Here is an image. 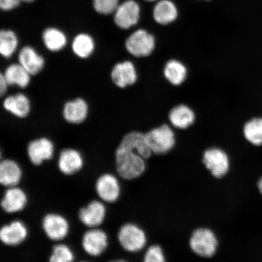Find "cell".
I'll return each mask as SVG.
<instances>
[{"label":"cell","instance_id":"obj_6","mask_svg":"<svg viewBox=\"0 0 262 262\" xmlns=\"http://www.w3.org/2000/svg\"><path fill=\"white\" fill-rule=\"evenodd\" d=\"M113 15L114 24L117 27L129 29L140 21V6L136 0H124L120 3Z\"/></svg>","mask_w":262,"mask_h":262},{"label":"cell","instance_id":"obj_8","mask_svg":"<svg viewBox=\"0 0 262 262\" xmlns=\"http://www.w3.org/2000/svg\"><path fill=\"white\" fill-rule=\"evenodd\" d=\"M41 225L45 234L51 241H63L70 233V223L63 215L58 213H49L45 215Z\"/></svg>","mask_w":262,"mask_h":262},{"label":"cell","instance_id":"obj_4","mask_svg":"<svg viewBox=\"0 0 262 262\" xmlns=\"http://www.w3.org/2000/svg\"><path fill=\"white\" fill-rule=\"evenodd\" d=\"M189 246L193 253L199 257L210 258L217 251V237L210 229L198 228L190 235Z\"/></svg>","mask_w":262,"mask_h":262},{"label":"cell","instance_id":"obj_12","mask_svg":"<svg viewBox=\"0 0 262 262\" xmlns=\"http://www.w3.org/2000/svg\"><path fill=\"white\" fill-rule=\"evenodd\" d=\"M95 189L101 201L114 204L121 195V186L119 179L111 173H105L98 177Z\"/></svg>","mask_w":262,"mask_h":262},{"label":"cell","instance_id":"obj_14","mask_svg":"<svg viewBox=\"0 0 262 262\" xmlns=\"http://www.w3.org/2000/svg\"><path fill=\"white\" fill-rule=\"evenodd\" d=\"M54 152V143L46 137L32 140L27 147L28 158L33 165L36 166H40L42 163L51 160Z\"/></svg>","mask_w":262,"mask_h":262},{"label":"cell","instance_id":"obj_30","mask_svg":"<svg viewBox=\"0 0 262 262\" xmlns=\"http://www.w3.org/2000/svg\"><path fill=\"white\" fill-rule=\"evenodd\" d=\"M74 252L69 246L64 244H58L55 245L52 249V253L49 257V261L71 262L74 261Z\"/></svg>","mask_w":262,"mask_h":262},{"label":"cell","instance_id":"obj_20","mask_svg":"<svg viewBox=\"0 0 262 262\" xmlns=\"http://www.w3.org/2000/svg\"><path fill=\"white\" fill-rule=\"evenodd\" d=\"M71 49L73 54L80 60H88L94 54L96 49V41L89 33H77L72 39Z\"/></svg>","mask_w":262,"mask_h":262},{"label":"cell","instance_id":"obj_13","mask_svg":"<svg viewBox=\"0 0 262 262\" xmlns=\"http://www.w3.org/2000/svg\"><path fill=\"white\" fill-rule=\"evenodd\" d=\"M61 114L65 122L75 125L82 124L89 116V104L83 97L72 98L64 103Z\"/></svg>","mask_w":262,"mask_h":262},{"label":"cell","instance_id":"obj_36","mask_svg":"<svg viewBox=\"0 0 262 262\" xmlns=\"http://www.w3.org/2000/svg\"><path fill=\"white\" fill-rule=\"evenodd\" d=\"M258 188H259L260 191L262 194V179L260 180V182L258 183Z\"/></svg>","mask_w":262,"mask_h":262},{"label":"cell","instance_id":"obj_25","mask_svg":"<svg viewBox=\"0 0 262 262\" xmlns=\"http://www.w3.org/2000/svg\"><path fill=\"white\" fill-rule=\"evenodd\" d=\"M22 177L21 166L15 160L6 159L0 162V185L6 188L18 186Z\"/></svg>","mask_w":262,"mask_h":262},{"label":"cell","instance_id":"obj_15","mask_svg":"<svg viewBox=\"0 0 262 262\" xmlns=\"http://www.w3.org/2000/svg\"><path fill=\"white\" fill-rule=\"evenodd\" d=\"M106 214L104 202L94 200L80 209L78 218L81 224L88 228H98L105 221Z\"/></svg>","mask_w":262,"mask_h":262},{"label":"cell","instance_id":"obj_26","mask_svg":"<svg viewBox=\"0 0 262 262\" xmlns=\"http://www.w3.org/2000/svg\"><path fill=\"white\" fill-rule=\"evenodd\" d=\"M20 48V39L15 31L0 29V57L9 60L17 54Z\"/></svg>","mask_w":262,"mask_h":262},{"label":"cell","instance_id":"obj_27","mask_svg":"<svg viewBox=\"0 0 262 262\" xmlns=\"http://www.w3.org/2000/svg\"><path fill=\"white\" fill-rule=\"evenodd\" d=\"M169 120L176 128L186 129L194 124L195 116L191 108L185 104H179L170 111Z\"/></svg>","mask_w":262,"mask_h":262},{"label":"cell","instance_id":"obj_17","mask_svg":"<svg viewBox=\"0 0 262 262\" xmlns=\"http://www.w3.org/2000/svg\"><path fill=\"white\" fill-rule=\"evenodd\" d=\"M28 229L24 222L16 220L0 228V241L8 247H16L26 241Z\"/></svg>","mask_w":262,"mask_h":262},{"label":"cell","instance_id":"obj_5","mask_svg":"<svg viewBox=\"0 0 262 262\" xmlns=\"http://www.w3.org/2000/svg\"><path fill=\"white\" fill-rule=\"evenodd\" d=\"M125 46L127 52L134 57H146L155 50V38L145 29H139L127 38Z\"/></svg>","mask_w":262,"mask_h":262},{"label":"cell","instance_id":"obj_28","mask_svg":"<svg viewBox=\"0 0 262 262\" xmlns=\"http://www.w3.org/2000/svg\"><path fill=\"white\" fill-rule=\"evenodd\" d=\"M164 75L170 83L174 86H179L185 81L187 70L182 62L171 60L167 62L164 68Z\"/></svg>","mask_w":262,"mask_h":262},{"label":"cell","instance_id":"obj_7","mask_svg":"<svg viewBox=\"0 0 262 262\" xmlns=\"http://www.w3.org/2000/svg\"><path fill=\"white\" fill-rule=\"evenodd\" d=\"M17 62L32 77L37 76L44 71L47 61L43 55L32 45L20 47L16 54Z\"/></svg>","mask_w":262,"mask_h":262},{"label":"cell","instance_id":"obj_24","mask_svg":"<svg viewBox=\"0 0 262 262\" xmlns=\"http://www.w3.org/2000/svg\"><path fill=\"white\" fill-rule=\"evenodd\" d=\"M119 145L134 150L145 160L149 159L152 156L146 142L145 134L140 131L134 130L126 134Z\"/></svg>","mask_w":262,"mask_h":262},{"label":"cell","instance_id":"obj_33","mask_svg":"<svg viewBox=\"0 0 262 262\" xmlns=\"http://www.w3.org/2000/svg\"><path fill=\"white\" fill-rule=\"evenodd\" d=\"M21 4V0H0V11L11 12L17 9Z\"/></svg>","mask_w":262,"mask_h":262},{"label":"cell","instance_id":"obj_22","mask_svg":"<svg viewBox=\"0 0 262 262\" xmlns=\"http://www.w3.org/2000/svg\"><path fill=\"white\" fill-rule=\"evenodd\" d=\"M3 73L9 87L24 90L30 86L33 77L18 62L8 65Z\"/></svg>","mask_w":262,"mask_h":262},{"label":"cell","instance_id":"obj_31","mask_svg":"<svg viewBox=\"0 0 262 262\" xmlns=\"http://www.w3.org/2000/svg\"><path fill=\"white\" fill-rule=\"evenodd\" d=\"M120 3V0H92L94 11L104 16L113 15Z\"/></svg>","mask_w":262,"mask_h":262},{"label":"cell","instance_id":"obj_32","mask_svg":"<svg viewBox=\"0 0 262 262\" xmlns=\"http://www.w3.org/2000/svg\"><path fill=\"white\" fill-rule=\"evenodd\" d=\"M166 256L163 248L159 245L149 246L143 256L144 262H165Z\"/></svg>","mask_w":262,"mask_h":262},{"label":"cell","instance_id":"obj_1","mask_svg":"<svg viewBox=\"0 0 262 262\" xmlns=\"http://www.w3.org/2000/svg\"><path fill=\"white\" fill-rule=\"evenodd\" d=\"M116 171L121 178L130 181L142 176L146 170V160L134 150L118 145L115 152Z\"/></svg>","mask_w":262,"mask_h":262},{"label":"cell","instance_id":"obj_21","mask_svg":"<svg viewBox=\"0 0 262 262\" xmlns=\"http://www.w3.org/2000/svg\"><path fill=\"white\" fill-rule=\"evenodd\" d=\"M111 79L115 85L124 88L136 83L137 74L132 62H121L114 66L111 73Z\"/></svg>","mask_w":262,"mask_h":262},{"label":"cell","instance_id":"obj_29","mask_svg":"<svg viewBox=\"0 0 262 262\" xmlns=\"http://www.w3.org/2000/svg\"><path fill=\"white\" fill-rule=\"evenodd\" d=\"M244 135L249 142L255 145H262V118L252 119L245 124Z\"/></svg>","mask_w":262,"mask_h":262},{"label":"cell","instance_id":"obj_16","mask_svg":"<svg viewBox=\"0 0 262 262\" xmlns=\"http://www.w3.org/2000/svg\"><path fill=\"white\" fill-rule=\"evenodd\" d=\"M42 44L51 53H59L69 44L68 36L63 29L57 26H48L41 33Z\"/></svg>","mask_w":262,"mask_h":262},{"label":"cell","instance_id":"obj_38","mask_svg":"<svg viewBox=\"0 0 262 262\" xmlns=\"http://www.w3.org/2000/svg\"><path fill=\"white\" fill-rule=\"evenodd\" d=\"M1 158H2V153H1V150H0V162L2 161Z\"/></svg>","mask_w":262,"mask_h":262},{"label":"cell","instance_id":"obj_9","mask_svg":"<svg viewBox=\"0 0 262 262\" xmlns=\"http://www.w3.org/2000/svg\"><path fill=\"white\" fill-rule=\"evenodd\" d=\"M2 106L6 113L18 119H26L32 109L30 97L22 92L6 95L3 98Z\"/></svg>","mask_w":262,"mask_h":262},{"label":"cell","instance_id":"obj_37","mask_svg":"<svg viewBox=\"0 0 262 262\" xmlns=\"http://www.w3.org/2000/svg\"><path fill=\"white\" fill-rule=\"evenodd\" d=\"M143 1L148 3H156L158 1V0H143Z\"/></svg>","mask_w":262,"mask_h":262},{"label":"cell","instance_id":"obj_23","mask_svg":"<svg viewBox=\"0 0 262 262\" xmlns=\"http://www.w3.org/2000/svg\"><path fill=\"white\" fill-rule=\"evenodd\" d=\"M152 16L157 24L170 25L178 18V6L172 0H158L154 6Z\"/></svg>","mask_w":262,"mask_h":262},{"label":"cell","instance_id":"obj_34","mask_svg":"<svg viewBox=\"0 0 262 262\" xmlns=\"http://www.w3.org/2000/svg\"><path fill=\"white\" fill-rule=\"evenodd\" d=\"M9 88L4 73L3 72L0 71V99L4 98L7 95Z\"/></svg>","mask_w":262,"mask_h":262},{"label":"cell","instance_id":"obj_3","mask_svg":"<svg viewBox=\"0 0 262 262\" xmlns=\"http://www.w3.org/2000/svg\"><path fill=\"white\" fill-rule=\"evenodd\" d=\"M117 239L121 247L130 253H139L147 244L146 232L134 223L122 225L118 231Z\"/></svg>","mask_w":262,"mask_h":262},{"label":"cell","instance_id":"obj_39","mask_svg":"<svg viewBox=\"0 0 262 262\" xmlns=\"http://www.w3.org/2000/svg\"><path fill=\"white\" fill-rule=\"evenodd\" d=\"M202 1H210V0H202Z\"/></svg>","mask_w":262,"mask_h":262},{"label":"cell","instance_id":"obj_35","mask_svg":"<svg viewBox=\"0 0 262 262\" xmlns=\"http://www.w3.org/2000/svg\"><path fill=\"white\" fill-rule=\"evenodd\" d=\"M37 0H21L22 3H25L26 5H30L32 4V3H35Z\"/></svg>","mask_w":262,"mask_h":262},{"label":"cell","instance_id":"obj_19","mask_svg":"<svg viewBox=\"0 0 262 262\" xmlns=\"http://www.w3.org/2000/svg\"><path fill=\"white\" fill-rule=\"evenodd\" d=\"M28 202V195L24 190L15 186L8 188L0 205L5 212L14 214L24 210Z\"/></svg>","mask_w":262,"mask_h":262},{"label":"cell","instance_id":"obj_2","mask_svg":"<svg viewBox=\"0 0 262 262\" xmlns=\"http://www.w3.org/2000/svg\"><path fill=\"white\" fill-rule=\"evenodd\" d=\"M145 137L152 155L164 156L173 149L176 140L174 133L168 124H163L147 131Z\"/></svg>","mask_w":262,"mask_h":262},{"label":"cell","instance_id":"obj_11","mask_svg":"<svg viewBox=\"0 0 262 262\" xmlns=\"http://www.w3.org/2000/svg\"><path fill=\"white\" fill-rule=\"evenodd\" d=\"M108 244L109 238L106 232L98 228H90L82 237V248L90 256H100L106 251Z\"/></svg>","mask_w":262,"mask_h":262},{"label":"cell","instance_id":"obj_10","mask_svg":"<svg viewBox=\"0 0 262 262\" xmlns=\"http://www.w3.org/2000/svg\"><path fill=\"white\" fill-rule=\"evenodd\" d=\"M202 161L206 169L216 179H221L229 171L228 157L224 150L212 147L205 150Z\"/></svg>","mask_w":262,"mask_h":262},{"label":"cell","instance_id":"obj_18","mask_svg":"<svg viewBox=\"0 0 262 262\" xmlns=\"http://www.w3.org/2000/svg\"><path fill=\"white\" fill-rule=\"evenodd\" d=\"M84 160L83 156L77 149L65 148L61 150L58 159V168L66 176L75 174L83 168Z\"/></svg>","mask_w":262,"mask_h":262}]
</instances>
